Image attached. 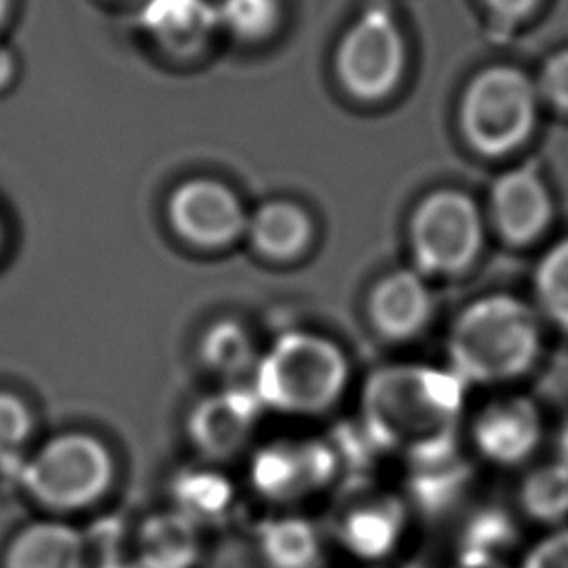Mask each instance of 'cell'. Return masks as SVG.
<instances>
[{"label":"cell","instance_id":"cell-27","mask_svg":"<svg viewBox=\"0 0 568 568\" xmlns=\"http://www.w3.org/2000/svg\"><path fill=\"white\" fill-rule=\"evenodd\" d=\"M16 73V58L7 47H0V89H4Z\"/></svg>","mask_w":568,"mask_h":568},{"label":"cell","instance_id":"cell-24","mask_svg":"<svg viewBox=\"0 0 568 568\" xmlns=\"http://www.w3.org/2000/svg\"><path fill=\"white\" fill-rule=\"evenodd\" d=\"M535 84L539 98H544L557 111L568 113V49L557 51L546 60Z\"/></svg>","mask_w":568,"mask_h":568},{"label":"cell","instance_id":"cell-11","mask_svg":"<svg viewBox=\"0 0 568 568\" xmlns=\"http://www.w3.org/2000/svg\"><path fill=\"white\" fill-rule=\"evenodd\" d=\"M368 313L382 335L406 339L426 326L433 313V295L417 273L395 271L375 286Z\"/></svg>","mask_w":568,"mask_h":568},{"label":"cell","instance_id":"cell-9","mask_svg":"<svg viewBox=\"0 0 568 568\" xmlns=\"http://www.w3.org/2000/svg\"><path fill=\"white\" fill-rule=\"evenodd\" d=\"M475 444L495 464L513 466L532 455L541 437L537 406L519 395L488 404L473 428Z\"/></svg>","mask_w":568,"mask_h":568},{"label":"cell","instance_id":"cell-29","mask_svg":"<svg viewBox=\"0 0 568 568\" xmlns=\"http://www.w3.org/2000/svg\"><path fill=\"white\" fill-rule=\"evenodd\" d=\"M559 450H561L559 462H564L568 466V424H566V428H564V433L559 437Z\"/></svg>","mask_w":568,"mask_h":568},{"label":"cell","instance_id":"cell-20","mask_svg":"<svg viewBox=\"0 0 568 568\" xmlns=\"http://www.w3.org/2000/svg\"><path fill=\"white\" fill-rule=\"evenodd\" d=\"M202 355L211 368L220 373H237L248 366L253 346L237 324L220 322L206 333Z\"/></svg>","mask_w":568,"mask_h":568},{"label":"cell","instance_id":"cell-28","mask_svg":"<svg viewBox=\"0 0 568 568\" xmlns=\"http://www.w3.org/2000/svg\"><path fill=\"white\" fill-rule=\"evenodd\" d=\"M462 568H501V566L488 555H473L470 559H466Z\"/></svg>","mask_w":568,"mask_h":568},{"label":"cell","instance_id":"cell-3","mask_svg":"<svg viewBox=\"0 0 568 568\" xmlns=\"http://www.w3.org/2000/svg\"><path fill=\"white\" fill-rule=\"evenodd\" d=\"M537 111L535 80L517 67L493 64L466 84L459 102V126L475 151L497 158L530 138Z\"/></svg>","mask_w":568,"mask_h":568},{"label":"cell","instance_id":"cell-31","mask_svg":"<svg viewBox=\"0 0 568 568\" xmlns=\"http://www.w3.org/2000/svg\"><path fill=\"white\" fill-rule=\"evenodd\" d=\"M100 568H138V566H129V564H120V561H111V564H104Z\"/></svg>","mask_w":568,"mask_h":568},{"label":"cell","instance_id":"cell-15","mask_svg":"<svg viewBox=\"0 0 568 568\" xmlns=\"http://www.w3.org/2000/svg\"><path fill=\"white\" fill-rule=\"evenodd\" d=\"M253 410L244 395H222L204 402L193 417V437L211 455H226L248 433Z\"/></svg>","mask_w":568,"mask_h":568},{"label":"cell","instance_id":"cell-23","mask_svg":"<svg viewBox=\"0 0 568 568\" xmlns=\"http://www.w3.org/2000/svg\"><path fill=\"white\" fill-rule=\"evenodd\" d=\"M180 499L184 501V515L193 519V515H211L222 510L229 499V488L224 479L213 475H206V488H202V475H197L182 484Z\"/></svg>","mask_w":568,"mask_h":568},{"label":"cell","instance_id":"cell-14","mask_svg":"<svg viewBox=\"0 0 568 568\" xmlns=\"http://www.w3.org/2000/svg\"><path fill=\"white\" fill-rule=\"evenodd\" d=\"M200 552L195 521L184 513L151 517L138 537V568H193Z\"/></svg>","mask_w":568,"mask_h":568},{"label":"cell","instance_id":"cell-12","mask_svg":"<svg viewBox=\"0 0 568 568\" xmlns=\"http://www.w3.org/2000/svg\"><path fill=\"white\" fill-rule=\"evenodd\" d=\"M2 568H84L82 537L60 521L29 524L9 541Z\"/></svg>","mask_w":568,"mask_h":568},{"label":"cell","instance_id":"cell-21","mask_svg":"<svg viewBox=\"0 0 568 568\" xmlns=\"http://www.w3.org/2000/svg\"><path fill=\"white\" fill-rule=\"evenodd\" d=\"M397 537V524L386 513H357L351 517L344 539L362 557L384 555Z\"/></svg>","mask_w":568,"mask_h":568},{"label":"cell","instance_id":"cell-19","mask_svg":"<svg viewBox=\"0 0 568 568\" xmlns=\"http://www.w3.org/2000/svg\"><path fill=\"white\" fill-rule=\"evenodd\" d=\"M220 27L242 40L268 36L280 20V0H220L215 4Z\"/></svg>","mask_w":568,"mask_h":568},{"label":"cell","instance_id":"cell-17","mask_svg":"<svg viewBox=\"0 0 568 568\" xmlns=\"http://www.w3.org/2000/svg\"><path fill=\"white\" fill-rule=\"evenodd\" d=\"M535 297L539 311L568 331V237L552 244L535 268Z\"/></svg>","mask_w":568,"mask_h":568},{"label":"cell","instance_id":"cell-7","mask_svg":"<svg viewBox=\"0 0 568 568\" xmlns=\"http://www.w3.org/2000/svg\"><path fill=\"white\" fill-rule=\"evenodd\" d=\"M173 229L191 244L220 248L246 231L248 215L237 195L215 180H189L169 200Z\"/></svg>","mask_w":568,"mask_h":568},{"label":"cell","instance_id":"cell-2","mask_svg":"<svg viewBox=\"0 0 568 568\" xmlns=\"http://www.w3.org/2000/svg\"><path fill=\"white\" fill-rule=\"evenodd\" d=\"M344 353L311 333H288L260 362L257 397L284 413H317L331 406L346 386Z\"/></svg>","mask_w":568,"mask_h":568},{"label":"cell","instance_id":"cell-13","mask_svg":"<svg viewBox=\"0 0 568 568\" xmlns=\"http://www.w3.org/2000/svg\"><path fill=\"white\" fill-rule=\"evenodd\" d=\"M246 233L255 251L264 257L293 260L311 244L313 222L300 204L273 200L246 220Z\"/></svg>","mask_w":568,"mask_h":568},{"label":"cell","instance_id":"cell-8","mask_svg":"<svg viewBox=\"0 0 568 568\" xmlns=\"http://www.w3.org/2000/svg\"><path fill=\"white\" fill-rule=\"evenodd\" d=\"M490 217L508 244L535 242L552 220V200L537 171L515 169L499 175L490 191Z\"/></svg>","mask_w":568,"mask_h":568},{"label":"cell","instance_id":"cell-1","mask_svg":"<svg viewBox=\"0 0 568 568\" xmlns=\"http://www.w3.org/2000/svg\"><path fill=\"white\" fill-rule=\"evenodd\" d=\"M448 353L464 379L479 384L515 379L530 371L541 353L539 317L515 295H484L455 320Z\"/></svg>","mask_w":568,"mask_h":568},{"label":"cell","instance_id":"cell-10","mask_svg":"<svg viewBox=\"0 0 568 568\" xmlns=\"http://www.w3.org/2000/svg\"><path fill=\"white\" fill-rule=\"evenodd\" d=\"M138 24L169 53L200 51L220 27L217 9L209 0H144Z\"/></svg>","mask_w":568,"mask_h":568},{"label":"cell","instance_id":"cell-32","mask_svg":"<svg viewBox=\"0 0 568 568\" xmlns=\"http://www.w3.org/2000/svg\"><path fill=\"white\" fill-rule=\"evenodd\" d=\"M0 242H2V226H0Z\"/></svg>","mask_w":568,"mask_h":568},{"label":"cell","instance_id":"cell-22","mask_svg":"<svg viewBox=\"0 0 568 568\" xmlns=\"http://www.w3.org/2000/svg\"><path fill=\"white\" fill-rule=\"evenodd\" d=\"M33 422L27 404L13 395L0 390V466H16L20 453L31 435Z\"/></svg>","mask_w":568,"mask_h":568},{"label":"cell","instance_id":"cell-6","mask_svg":"<svg viewBox=\"0 0 568 568\" xmlns=\"http://www.w3.org/2000/svg\"><path fill=\"white\" fill-rule=\"evenodd\" d=\"M335 67L342 84L355 98L388 95L404 69V40L393 13L384 7L366 9L344 33Z\"/></svg>","mask_w":568,"mask_h":568},{"label":"cell","instance_id":"cell-5","mask_svg":"<svg viewBox=\"0 0 568 568\" xmlns=\"http://www.w3.org/2000/svg\"><path fill=\"white\" fill-rule=\"evenodd\" d=\"M484 220L462 191L439 189L426 195L410 220V246L422 271L433 275H459L479 255Z\"/></svg>","mask_w":568,"mask_h":568},{"label":"cell","instance_id":"cell-16","mask_svg":"<svg viewBox=\"0 0 568 568\" xmlns=\"http://www.w3.org/2000/svg\"><path fill=\"white\" fill-rule=\"evenodd\" d=\"M519 499L524 510L546 524L568 517V466L564 462L535 468L521 484Z\"/></svg>","mask_w":568,"mask_h":568},{"label":"cell","instance_id":"cell-30","mask_svg":"<svg viewBox=\"0 0 568 568\" xmlns=\"http://www.w3.org/2000/svg\"><path fill=\"white\" fill-rule=\"evenodd\" d=\"M9 4H11V0H0V27H2L7 13H9Z\"/></svg>","mask_w":568,"mask_h":568},{"label":"cell","instance_id":"cell-18","mask_svg":"<svg viewBox=\"0 0 568 568\" xmlns=\"http://www.w3.org/2000/svg\"><path fill=\"white\" fill-rule=\"evenodd\" d=\"M264 555L273 568H308L317 555L313 530L302 521H280L264 535Z\"/></svg>","mask_w":568,"mask_h":568},{"label":"cell","instance_id":"cell-26","mask_svg":"<svg viewBox=\"0 0 568 568\" xmlns=\"http://www.w3.org/2000/svg\"><path fill=\"white\" fill-rule=\"evenodd\" d=\"M497 16L506 20H519L528 16L539 0H484Z\"/></svg>","mask_w":568,"mask_h":568},{"label":"cell","instance_id":"cell-25","mask_svg":"<svg viewBox=\"0 0 568 568\" xmlns=\"http://www.w3.org/2000/svg\"><path fill=\"white\" fill-rule=\"evenodd\" d=\"M521 568H568V526L552 530L530 546Z\"/></svg>","mask_w":568,"mask_h":568},{"label":"cell","instance_id":"cell-4","mask_svg":"<svg viewBox=\"0 0 568 568\" xmlns=\"http://www.w3.org/2000/svg\"><path fill=\"white\" fill-rule=\"evenodd\" d=\"M27 490L49 508L73 510L95 501L113 479L106 446L87 433L49 439L22 468Z\"/></svg>","mask_w":568,"mask_h":568}]
</instances>
